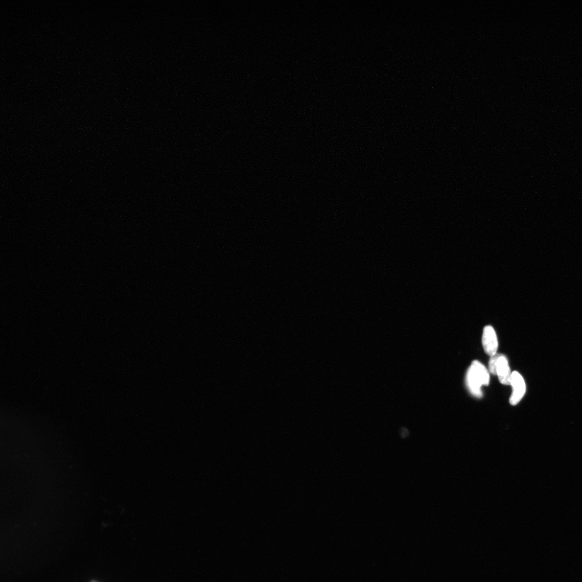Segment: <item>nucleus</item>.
<instances>
[{"instance_id": "20e7f679", "label": "nucleus", "mask_w": 582, "mask_h": 582, "mask_svg": "<svg viewBox=\"0 0 582 582\" xmlns=\"http://www.w3.org/2000/svg\"><path fill=\"white\" fill-rule=\"evenodd\" d=\"M511 374L507 357L501 355L497 366V375L500 382L502 384L510 385Z\"/></svg>"}, {"instance_id": "f257e3e1", "label": "nucleus", "mask_w": 582, "mask_h": 582, "mask_svg": "<svg viewBox=\"0 0 582 582\" xmlns=\"http://www.w3.org/2000/svg\"><path fill=\"white\" fill-rule=\"evenodd\" d=\"M466 382L470 393L475 397L481 398V386H488L490 383L489 371L481 362L474 360L469 368Z\"/></svg>"}, {"instance_id": "39448f33", "label": "nucleus", "mask_w": 582, "mask_h": 582, "mask_svg": "<svg viewBox=\"0 0 582 582\" xmlns=\"http://www.w3.org/2000/svg\"><path fill=\"white\" fill-rule=\"evenodd\" d=\"M500 355L501 354H496V355L491 356L489 361V370L494 375H497V362Z\"/></svg>"}, {"instance_id": "f03ea898", "label": "nucleus", "mask_w": 582, "mask_h": 582, "mask_svg": "<svg viewBox=\"0 0 582 582\" xmlns=\"http://www.w3.org/2000/svg\"><path fill=\"white\" fill-rule=\"evenodd\" d=\"M513 387V393L510 399V404L516 405L518 404L525 395L526 386L523 377L516 371L512 373L511 384Z\"/></svg>"}, {"instance_id": "7ed1b4c3", "label": "nucleus", "mask_w": 582, "mask_h": 582, "mask_svg": "<svg viewBox=\"0 0 582 582\" xmlns=\"http://www.w3.org/2000/svg\"><path fill=\"white\" fill-rule=\"evenodd\" d=\"M482 343L484 351L488 355L492 356L497 354L498 348V338L494 328L487 326L483 329Z\"/></svg>"}]
</instances>
